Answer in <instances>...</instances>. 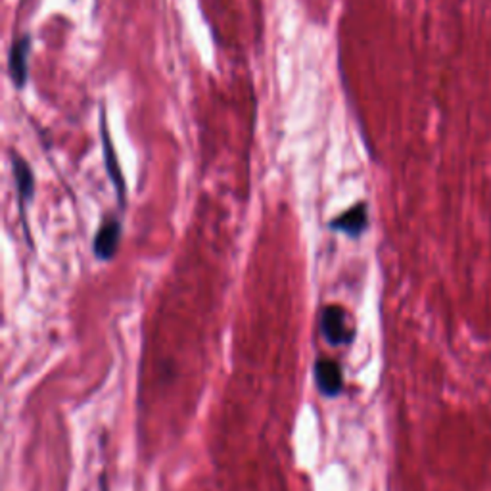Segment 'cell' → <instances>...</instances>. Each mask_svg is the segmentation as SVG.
I'll use <instances>...</instances> for the list:
<instances>
[{
	"label": "cell",
	"mask_w": 491,
	"mask_h": 491,
	"mask_svg": "<svg viewBox=\"0 0 491 491\" xmlns=\"http://www.w3.org/2000/svg\"><path fill=\"white\" fill-rule=\"evenodd\" d=\"M12 167H14V179L17 184V196H20V205L24 210L26 202L33 200V196H35L33 169L29 167V163L22 156H17V154L12 156Z\"/></svg>",
	"instance_id": "obj_7"
},
{
	"label": "cell",
	"mask_w": 491,
	"mask_h": 491,
	"mask_svg": "<svg viewBox=\"0 0 491 491\" xmlns=\"http://www.w3.org/2000/svg\"><path fill=\"white\" fill-rule=\"evenodd\" d=\"M31 39L29 35L20 37V39L14 41L8 56V69L10 78L17 89H24L27 83V54H29Z\"/></svg>",
	"instance_id": "obj_5"
},
{
	"label": "cell",
	"mask_w": 491,
	"mask_h": 491,
	"mask_svg": "<svg viewBox=\"0 0 491 491\" xmlns=\"http://www.w3.org/2000/svg\"><path fill=\"white\" fill-rule=\"evenodd\" d=\"M320 332L325 340L338 348V346H350L355 338V330L350 327V319L344 308L340 306H327L320 313Z\"/></svg>",
	"instance_id": "obj_1"
},
{
	"label": "cell",
	"mask_w": 491,
	"mask_h": 491,
	"mask_svg": "<svg viewBox=\"0 0 491 491\" xmlns=\"http://www.w3.org/2000/svg\"><path fill=\"white\" fill-rule=\"evenodd\" d=\"M100 125H102V150H104L106 172H108V177H110V181L113 183V186H116V191H118V198H120V204H121V205H125V181H123V173H121L120 163H118L116 150H113V144H111V139H110V133H108V127H106V116H104V113H102Z\"/></svg>",
	"instance_id": "obj_6"
},
{
	"label": "cell",
	"mask_w": 491,
	"mask_h": 491,
	"mask_svg": "<svg viewBox=\"0 0 491 491\" xmlns=\"http://www.w3.org/2000/svg\"><path fill=\"white\" fill-rule=\"evenodd\" d=\"M121 242V221L118 217H110L100 226V231L94 236L92 252L100 261H110L116 256Z\"/></svg>",
	"instance_id": "obj_3"
},
{
	"label": "cell",
	"mask_w": 491,
	"mask_h": 491,
	"mask_svg": "<svg viewBox=\"0 0 491 491\" xmlns=\"http://www.w3.org/2000/svg\"><path fill=\"white\" fill-rule=\"evenodd\" d=\"M315 384L329 400L338 398L344 390V372L338 361L330 357H319L315 361Z\"/></svg>",
	"instance_id": "obj_2"
},
{
	"label": "cell",
	"mask_w": 491,
	"mask_h": 491,
	"mask_svg": "<svg viewBox=\"0 0 491 491\" xmlns=\"http://www.w3.org/2000/svg\"><path fill=\"white\" fill-rule=\"evenodd\" d=\"M367 225H369L367 205L365 204H357L355 207H351V210H348L342 215H338L336 219H332L330 229L344 233L350 238H357V236H361L367 231Z\"/></svg>",
	"instance_id": "obj_4"
}]
</instances>
